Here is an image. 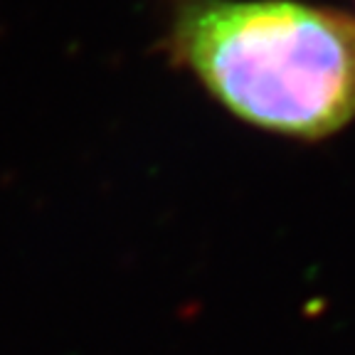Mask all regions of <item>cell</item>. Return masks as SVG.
<instances>
[{
	"label": "cell",
	"mask_w": 355,
	"mask_h": 355,
	"mask_svg": "<svg viewBox=\"0 0 355 355\" xmlns=\"http://www.w3.org/2000/svg\"><path fill=\"white\" fill-rule=\"evenodd\" d=\"M166 52L220 106L286 139L355 121V22L299 0H173Z\"/></svg>",
	"instance_id": "cell-1"
}]
</instances>
